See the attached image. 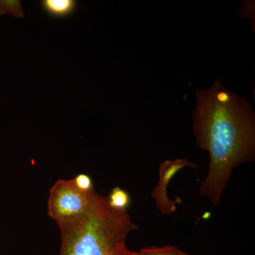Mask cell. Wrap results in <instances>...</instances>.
<instances>
[{
	"instance_id": "9c48e42d",
	"label": "cell",
	"mask_w": 255,
	"mask_h": 255,
	"mask_svg": "<svg viewBox=\"0 0 255 255\" xmlns=\"http://www.w3.org/2000/svg\"><path fill=\"white\" fill-rule=\"evenodd\" d=\"M73 182L79 190L84 193H91L95 191L92 178L86 174H79L73 178Z\"/></svg>"
},
{
	"instance_id": "7a4b0ae2",
	"label": "cell",
	"mask_w": 255,
	"mask_h": 255,
	"mask_svg": "<svg viewBox=\"0 0 255 255\" xmlns=\"http://www.w3.org/2000/svg\"><path fill=\"white\" fill-rule=\"evenodd\" d=\"M61 233L60 255H116L129 233L138 229L127 211L112 209L97 194L85 214L57 221Z\"/></svg>"
},
{
	"instance_id": "ba28073f",
	"label": "cell",
	"mask_w": 255,
	"mask_h": 255,
	"mask_svg": "<svg viewBox=\"0 0 255 255\" xmlns=\"http://www.w3.org/2000/svg\"><path fill=\"white\" fill-rule=\"evenodd\" d=\"M10 14L16 18L24 16L21 2L18 0H0V16Z\"/></svg>"
},
{
	"instance_id": "52a82bcc",
	"label": "cell",
	"mask_w": 255,
	"mask_h": 255,
	"mask_svg": "<svg viewBox=\"0 0 255 255\" xmlns=\"http://www.w3.org/2000/svg\"><path fill=\"white\" fill-rule=\"evenodd\" d=\"M133 255H190L172 246L152 247L143 248L139 252H133Z\"/></svg>"
},
{
	"instance_id": "30bf717a",
	"label": "cell",
	"mask_w": 255,
	"mask_h": 255,
	"mask_svg": "<svg viewBox=\"0 0 255 255\" xmlns=\"http://www.w3.org/2000/svg\"><path fill=\"white\" fill-rule=\"evenodd\" d=\"M238 11L245 18L255 21V1H243Z\"/></svg>"
},
{
	"instance_id": "277c9868",
	"label": "cell",
	"mask_w": 255,
	"mask_h": 255,
	"mask_svg": "<svg viewBox=\"0 0 255 255\" xmlns=\"http://www.w3.org/2000/svg\"><path fill=\"white\" fill-rule=\"evenodd\" d=\"M185 167L197 168V165L194 162L186 159L177 158L173 160H165L160 164L159 169V182L155 189L152 191L151 197L155 201L157 209L161 214L169 215L174 214L176 211V203L177 201H172L167 194V186L169 182L173 179L181 170Z\"/></svg>"
},
{
	"instance_id": "8fae6325",
	"label": "cell",
	"mask_w": 255,
	"mask_h": 255,
	"mask_svg": "<svg viewBox=\"0 0 255 255\" xmlns=\"http://www.w3.org/2000/svg\"><path fill=\"white\" fill-rule=\"evenodd\" d=\"M116 255H133V252L128 249L127 246H124L119 250Z\"/></svg>"
},
{
	"instance_id": "5b68a950",
	"label": "cell",
	"mask_w": 255,
	"mask_h": 255,
	"mask_svg": "<svg viewBox=\"0 0 255 255\" xmlns=\"http://www.w3.org/2000/svg\"><path fill=\"white\" fill-rule=\"evenodd\" d=\"M42 9L46 14L55 18L70 16L76 9L77 1L74 0H43Z\"/></svg>"
},
{
	"instance_id": "8992f818",
	"label": "cell",
	"mask_w": 255,
	"mask_h": 255,
	"mask_svg": "<svg viewBox=\"0 0 255 255\" xmlns=\"http://www.w3.org/2000/svg\"><path fill=\"white\" fill-rule=\"evenodd\" d=\"M107 199L111 207L118 211H127L130 206V195L127 191L120 187L114 188Z\"/></svg>"
},
{
	"instance_id": "3957f363",
	"label": "cell",
	"mask_w": 255,
	"mask_h": 255,
	"mask_svg": "<svg viewBox=\"0 0 255 255\" xmlns=\"http://www.w3.org/2000/svg\"><path fill=\"white\" fill-rule=\"evenodd\" d=\"M97 193H84L75 187L72 179H60L50 190L48 214L60 221L85 214L91 207Z\"/></svg>"
},
{
	"instance_id": "6da1fadb",
	"label": "cell",
	"mask_w": 255,
	"mask_h": 255,
	"mask_svg": "<svg viewBox=\"0 0 255 255\" xmlns=\"http://www.w3.org/2000/svg\"><path fill=\"white\" fill-rule=\"evenodd\" d=\"M195 97L193 131L197 145L210 156L209 172L199 192L216 207L233 169L255 160V114L248 99L221 80L196 90Z\"/></svg>"
}]
</instances>
